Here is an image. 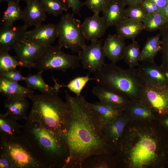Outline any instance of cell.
Returning <instances> with one entry per match:
<instances>
[{
  "label": "cell",
  "instance_id": "14",
  "mask_svg": "<svg viewBox=\"0 0 168 168\" xmlns=\"http://www.w3.org/2000/svg\"><path fill=\"white\" fill-rule=\"evenodd\" d=\"M58 37L57 25L52 23L41 24L25 34V40L46 47L51 45Z\"/></svg>",
  "mask_w": 168,
  "mask_h": 168
},
{
  "label": "cell",
  "instance_id": "1",
  "mask_svg": "<svg viewBox=\"0 0 168 168\" xmlns=\"http://www.w3.org/2000/svg\"><path fill=\"white\" fill-rule=\"evenodd\" d=\"M114 154L119 168H168V131L158 118L130 119Z\"/></svg>",
  "mask_w": 168,
  "mask_h": 168
},
{
  "label": "cell",
  "instance_id": "40",
  "mask_svg": "<svg viewBox=\"0 0 168 168\" xmlns=\"http://www.w3.org/2000/svg\"><path fill=\"white\" fill-rule=\"evenodd\" d=\"M68 8H71L73 14L80 15V11L83 3L80 0H63Z\"/></svg>",
  "mask_w": 168,
  "mask_h": 168
},
{
  "label": "cell",
  "instance_id": "20",
  "mask_svg": "<svg viewBox=\"0 0 168 168\" xmlns=\"http://www.w3.org/2000/svg\"><path fill=\"white\" fill-rule=\"evenodd\" d=\"M126 47L124 39L117 34L109 35L103 44L105 57L114 63L123 59Z\"/></svg>",
  "mask_w": 168,
  "mask_h": 168
},
{
  "label": "cell",
  "instance_id": "45",
  "mask_svg": "<svg viewBox=\"0 0 168 168\" xmlns=\"http://www.w3.org/2000/svg\"><path fill=\"white\" fill-rule=\"evenodd\" d=\"M125 5L130 6L140 4L142 0H122Z\"/></svg>",
  "mask_w": 168,
  "mask_h": 168
},
{
  "label": "cell",
  "instance_id": "31",
  "mask_svg": "<svg viewBox=\"0 0 168 168\" xmlns=\"http://www.w3.org/2000/svg\"><path fill=\"white\" fill-rule=\"evenodd\" d=\"M141 52L139 45L134 39L126 46L123 59L129 68L138 66L140 62Z\"/></svg>",
  "mask_w": 168,
  "mask_h": 168
},
{
  "label": "cell",
  "instance_id": "24",
  "mask_svg": "<svg viewBox=\"0 0 168 168\" xmlns=\"http://www.w3.org/2000/svg\"><path fill=\"white\" fill-rule=\"evenodd\" d=\"M114 154L102 153L95 154L87 158L80 168H111L117 167Z\"/></svg>",
  "mask_w": 168,
  "mask_h": 168
},
{
  "label": "cell",
  "instance_id": "35",
  "mask_svg": "<svg viewBox=\"0 0 168 168\" xmlns=\"http://www.w3.org/2000/svg\"><path fill=\"white\" fill-rule=\"evenodd\" d=\"M22 67L16 56L10 55L8 52L0 51V72Z\"/></svg>",
  "mask_w": 168,
  "mask_h": 168
},
{
  "label": "cell",
  "instance_id": "36",
  "mask_svg": "<svg viewBox=\"0 0 168 168\" xmlns=\"http://www.w3.org/2000/svg\"><path fill=\"white\" fill-rule=\"evenodd\" d=\"M162 53L161 66L168 74V23L160 29Z\"/></svg>",
  "mask_w": 168,
  "mask_h": 168
},
{
  "label": "cell",
  "instance_id": "27",
  "mask_svg": "<svg viewBox=\"0 0 168 168\" xmlns=\"http://www.w3.org/2000/svg\"><path fill=\"white\" fill-rule=\"evenodd\" d=\"M144 29L142 22L128 18L116 26L117 34L124 40L134 39Z\"/></svg>",
  "mask_w": 168,
  "mask_h": 168
},
{
  "label": "cell",
  "instance_id": "39",
  "mask_svg": "<svg viewBox=\"0 0 168 168\" xmlns=\"http://www.w3.org/2000/svg\"><path fill=\"white\" fill-rule=\"evenodd\" d=\"M0 77L8 80L17 82L24 81L25 77L16 68L0 72Z\"/></svg>",
  "mask_w": 168,
  "mask_h": 168
},
{
  "label": "cell",
  "instance_id": "42",
  "mask_svg": "<svg viewBox=\"0 0 168 168\" xmlns=\"http://www.w3.org/2000/svg\"><path fill=\"white\" fill-rule=\"evenodd\" d=\"M158 120L162 126L168 131V114L158 116Z\"/></svg>",
  "mask_w": 168,
  "mask_h": 168
},
{
  "label": "cell",
  "instance_id": "4",
  "mask_svg": "<svg viewBox=\"0 0 168 168\" xmlns=\"http://www.w3.org/2000/svg\"><path fill=\"white\" fill-rule=\"evenodd\" d=\"M29 98L32 102V106L28 119L60 136L70 113L67 102L63 101L57 94H33Z\"/></svg>",
  "mask_w": 168,
  "mask_h": 168
},
{
  "label": "cell",
  "instance_id": "33",
  "mask_svg": "<svg viewBox=\"0 0 168 168\" xmlns=\"http://www.w3.org/2000/svg\"><path fill=\"white\" fill-rule=\"evenodd\" d=\"M46 13L55 17L62 15L68 9L63 0H40Z\"/></svg>",
  "mask_w": 168,
  "mask_h": 168
},
{
  "label": "cell",
  "instance_id": "8",
  "mask_svg": "<svg viewBox=\"0 0 168 168\" xmlns=\"http://www.w3.org/2000/svg\"><path fill=\"white\" fill-rule=\"evenodd\" d=\"M73 13L62 15L57 25L58 45L78 53L85 45L80 21Z\"/></svg>",
  "mask_w": 168,
  "mask_h": 168
},
{
  "label": "cell",
  "instance_id": "16",
  "mask_svg": "<svg viewBox=\"0 0 168 168\" xmlns=\"http://www.w3.org/2000/svg\"><path fill=\"white\" fill-rule=\"evenodd\" d=\"M92 92L100 101L124 110L131 100L124 95L99 85L94 86Z\"/></svg>",
  "mask_w": 168,
  "mask_h": 168
},
{
  "label": "cell",
  "instance_id": "11",
  "mask_svg": "<svg viewBox=\"0 0 168 168\" xmlns=\"http://www.w3.org/2000/svg\"><path fill=\"white\" fill-rule=\"evenodd\" d=\"M130 119L123 113L111 122L100 124L101 135L107 144L114 151Z\"/></svg>",
  "mask_w": 168,
  "mask_h": 168
},
{
  "label": "cell",
  "instance_id": "19",
  "mask_svg": "<svg viewBox=\"0 0 168 168\" xmlns=\"http://www.w3.org/2000/svg\"><path fill=\"white\" fill-rule=\"evenodd\" d=\"M125 4L122 0H111L102 12V16L107 28L116 26L128 18L126 12Z\"/></svg>",
  "mask_w": 168,
  "mask_h": 168
},
{
  "label": "cell",
  "instance_id": "18",
  "mask_svg": "<svg viewBox=\"0 0 168 168\" xmlns=\"http://www.w3.org/2000/svg\"><path fill=\"white\" fill-rule=\"evenodd\" d=\"M23 10V25L27 28L36 26L44 21L47 16L42 4L40 0H28Z\"/></svg>",
  "mask_w": 168,
  "mask_h": 168
},
{
  "label": "cell",
  "instance_id": "48",
  "mask_svg": "<svg viewBox=\"0 0 168 168\" xmlns=\"http://www.w3.org/2000/svg\"><path fill=\"white\" fill-rule=\"evenodd\" d=\"M21 0V1H23L26 2L28 0H20V1Z\"/></svg>",
  "mask_w": 168,
  "mask_h": 168
},
{
  "label": "cell",
  "instance_id": "3",
  "mask_svg": "<svg viewBox=\"0 0 168 168\" xmlns=\"http://www.w3.org/2000/svg\"><path fill=\"white\" fill-rule=\"evenodd\" d=\"M22 134L45 168H63L69 156L66 146L60 136L28 119Z\"/></svg>",
  "mask_w": 168,
  "mask_h": 168
},
{
  "label": "cell",
  "instance_id": "41",
  "mask_svg": "<svg viewBox=\"0 0 168 168\" xmlns=\"http://www.w3.org/2000/svg\"><path fill=\"white\" fill-rule=\"evenodd\" d=\"M0 168H14L8 157L1 150H0Z\"/></svg>",
  "mask_w": 168,
  "mask_h": 168
},
{
  "label": "cell",
  "instance_id": "15",
  "mask_svg": "<svg viewBox=\"0 0 168 168\" xmlns=\"http://www.w3.org/2000/svg\"><path fill=\"white\" fill-rule=\"evenodd\" d=\"M27 28L24 25H1L0 28V51L8 52L14 49L21 41L25 40Z\"/></svg>",
  "mask_w": 168,
  "mask_h": 168
},
{
  "label": "cell",
  "instance_id": "21",
  "mask_svg": "<svg viewBox=\"0 0 168 168\" xmlns=\"http://www.w3.org/2000/svg\"><path fill=\"white\" fill-rule=\"evenodd\" d=\"M0 91L6 98H29L34 93L31 89L1 77H0Z\"/></svg>",
  "mask_w": 168,
  "mask_h": 168
},
{
  "label": "cell",
  "instance_id": "37",
  "mask_svg": "<svg viewBox=\"0 0 168 168\" xmlns=\"http://www.w3.org/2000/svg\"><path fill=\"white\" fill-rule=\"evenodd\" d=\"M125 10L128 18L140 22H142L147 14L141 3L128 6Z\"/></svg>",
  "mask_w": 168,
  "mask_h": 168
},
{
  "label": "cell",
  "instance_id": "32",
  "mask_svg": "<svg viewBox=\"0 0 168 168\" xmlns=\"http://www.w3.org/2000/svg\"><path fill=\"white\" fill-rule=\"evenodd\" d=\"M142 23L144 29L152 31L160 29L168 23V20L159 13H147Z\"/></svg>",
  "mask_w": 168,
  "mask_h": 168
},
{
  "label": "cell",
  "instance_id": "2",
  "mask_svg": "<svg viewBox=\"0 0 168 168\" xmlns=\"http://www.w3.org/2000/svg\"><path fill=\"white\" fill-rule=\"evenodd\" d=\"M70 113L60 138L68 148L69 156L63 168H80L92 155L114 153L103 138L98 115L84 97L73 96L65 91Z\"/></svg>",
  "mask_w": 168,
  "mask_h": 168
},
{
  "label": "cell",
  "instance_id": "44",
  "mask_svg": "<svg viewBox=\"0 0 168 168\" xmlns=\"http://www.w3.org/2000/svg\"><path fill=\"white\" fill-rule=\"evenodd\" d=\"M155 2L160 9L164 7L168 3V0H149Z\"/></svg>",
  "mask_w": 168,
  "mask_h": 168
},
{
  "label": "cell",
  "instance_id": "29",
  "mask_svg": "<svg viewBox=\"0 0 168 168\" xmlns=\"http://www.w3.org/2000/svg\"><path fill=\"white\" fill-rule=\"evenodd\" d=\"M20 0H5L7 3L6 10L1 19V25L13 26L16 21L23 20V10L20 5Z\"/></svg>",
  "mask_w": 168,
  "mask_h": 168
},
{
  "label": "cell",
  "instance_id": "12",
  "mask_svg": "<svg viewBox=\"0 0 168 168\" xmlns=\"http://www.w3.org/2000/svg\"><path fill=\"white\" fill-rule=\"evenodd\" d=\"M47 47L24 40L14 50L16 57L22 67L33 68L34 64Z\"/></svg>",
  "mask_w": 168,
  "mask_h": 168
},
{
  "label": "cell",
  "instance_id": "38",
  "mask_svg": "<svg viewBox=\"0 0 168 168\" xmlns=\"http://www.w3.org/2000/svg\"><path fill=\"white\" fill-rule=\"evenodd\" d=\"M111 0H86L84 3L94 13L102 12L109 4Z\"/></svg>",
  "mask_w": 168,
  "mask_h": 168
},
{
  "label": "cell",
  "instance_id": "25",
  "mask_svg": "<svg viewBox=\"0 0 168 168\" xmlns=\"http://www.w3.org/2000/svg\"><path fill=\"white\" fill-rule=\"evenodd\" d=\"M43 72L39 71L36 74H30L25 77V81L28 87L30 89L38 90L43 93L51 94H57L61 85L57 83L54 79L55 85L54 87L50 86L47 84L42 76Z\"/></svg>",
  "mask_w": 168,
  "mask_h": 168
},
{
  "label": "cell",
  "instance_id": "13",
  "mask_svg": "<svg viewBox=\"0 0 168 168\" xmlns=\"http://www.w3.org/2000/svg\"><path fill=\"white\" fill-rule=\"evenodd\" d=\"M141 62L138 72L144 83L168 85V74L161 65H157L154 60Z\"/></svg>",
  "mask_w": 168,
  "mask_h": 168
},
{
  "label": "cell",
  "instance_id": "5",
  "mask_svg": "<svg viewBox=\"0 0 168 168\" xmlns=\"http://www.w3.org/2000/svg\"><path fill=\"white\" fill-rule=\"evenodd\" d=\"M95 74L99 85L124 95L131 100H138L144 82L134 68H123L111 63H105Z\"/></svg>",
  "mask_w": 168,
  "mask_h": 168
},
{
  "label": "cell",
  "instance_id": "10",
  "mask_svg": "<svg viewBox=\"0 0 168 168\" xmlns=\"http://www.w3.org/2000/svg\"><path fill=\"white\" fill-rule=\"evenodd\" d=\"M78 53L83 68L90 72L95 73L100 70L105 63L106 57L102 40L91 41L89 45H85Z\"/></svg>",
  "mask_w": 168,
  "mask_h": 168
},
{
  "label": "cell",
  "instance_id": "6",
  "mask_svg": "<svg viewBox=\"0 0 168 168\" xmlns=\"http://www.w3.org/2000/svg\"><path fill=\"white\" fill-rule=\"evenodd\" d=\"M0 150L7 156L14 168H45L22 134L0 139Z\"/></svg>",
  "mask_w": 168,
  "mask_h": 168
},
{
  "label": "cell",
  "instance_id": "30",
  "mask_svg": "<svg viewBox=\"0 0 168 168\" xmlns=\"http://www.w3.org/2000/svg\"><path fill=\"white\" fill-rule=\"evenodd\" d=\"M160 33L149 38L141 51L140 62L154 60L157 53L161 50Z\"/></svg>",
  "mask_w": 168,
  "mask_h": 168
},
{
  "label": "cell",
  "instance_id": "43",
  "mask_svg": "<svg viewBox=\"0 0 168 168\" xmlns=\"http://www.w3.org/2000/svg\"><path fill=\"white\" fill-rule=\"evenodd\" d=\"M141 4L147 13H155L149 4L148 0H142Z\"/></svg>",
  "mask_w": 168,
  "mask_h": 168
},
{
  "label": "cell",
  "instance_id": "9",
  "mask_svg": "<svg viewBox=\"0 0 168 168\" xmlns=\"http://www.w3.org/2000/svg\"><path fill=\"white\" fill-rule=\"evenodd\" d=\"M138 100L158 116L168 114V85L144 83Z\"/></svg>",
  "mask_w": 168,
  "mask_h": 168
},
{
  "label": "cell",
  "instance_id": "46",
  "mask_svg": "<svg viewBox=\"0 0 168 168\" xmlns=\"http://www.w3.org/2000/svg\"><path fill=\"white\" fill-rule=\"evenodd\" d=\"M159 13L168 20V3L164 7L160 9Z\"/></svg>",
  "mask_w": 168,
  "mask_h": 168
},
{
  "label": "cell",
  "instance_id": "22",
  "mask_svg": "<svg viewBox=\"0 0 168 168\" xmlns=\"http://www.w3.org/2000/svg\"><path fill=\"white\" fill-rule=\"evenodd\" d=\"M29 105L26 98H6L4 102L6 112L17 121L28 119L26 112Z\"/></svg>",
  "mask_w": 168,
  "mask_h": 168
},
{
  "label": "cell",
  "instance_id": "47",
  "mask_svg": "<svg viewBox=\"0 0 168 168\" xmlns=\"http://www.w3.org/2000/svg\"><path fill=\"white\" fill-rule=\"evenodd\" d=\"M5 1V0H0V2L1 3Z\"/></svg>",
  "mask_w": 168,
  "mask_h": 168
},
{
  "label": "cell",
  "instance_id": "28",
  "mask_svg": "<svg viewBox=\"0 0 168 168\" xmlns=\"http://www.w3.org/2000/svg\"><path fill=\"white\" fill-rule=\"evenodd\" d=\"M89 104L98 115L100 124L110 122L124 113V110L100 101L93 103L89 102Z\"/></svg>",
  "mask_w": 168,
  "mask_h": 168
},
{
  "label": "cell",
  "instance_id": "17",
  "mask_svg": "<svg viewBox=\"0 0 168 168\" xmlns=\"http://www.w3.org/2000/svg\"><path fill=\"white\" fill-rule=\"evenodd\" d=\"M81 28L85 40L91 42L101 37L107 28L99 13H94L92 16L86 18L81 24Z\"/></svg>",
  "mask_w": 168,
  "mask_h": 168
},
{
  "label": "cell",
  "instance_id": "7",
  "mask_svg": "<svg viewBox=\"0 0 168 168\" xmlns=\"http://www.w3.org/2000/svg\"><path fill=\"white\" fill-rule=\"evenodd\" d=\"M63 47L57 45L47 47L35 63L33 68L39 71L49 70L65 72L68 69H74L80 66L78 56L64 53Z\"/></svg>",
  "mask_w": 168,
  "mask_h": 168
},
{
  "label": "cell",
  "instance_id": "23",
  "mask_svg": "<svg viewBox=\"0 0 168 168\" xmlns=\"http://www.w3.org/2000/svg\"><path fill=\"white\" fill-rule=\"evenodd\" d=\"M124 112L130 119L150 120L158 116L139 100H131Z\"/></svg>",
  "mask_w": 168,
  "mask_h": 168
},
{
  "label": "cell",
  "instance_id": "26",
  "mask_svg": "<svg viewBox=\"0 0 168 168\" xmlns=\"http://www.w3.org/2000/svg\"><path fill=\"white\" fill-rule=\"evenodd\" d=\"M23 125L10 116L7 113L0 114V139H5L22 134Z\"/></svg>",
  "mask_w": 168,
  "mask_h": 168
},
{
  "label": "cell",
  "instance_id": "34",
  "mask_svg": "<svg viewBox=\"0 0 168 168\" xmlns=\"http://www.w3.org/2000/svg\"><path fill=\"white\" fill-rule=\"evenodd\" d=\"M95 80V78H90L89 74L82 76H79L71 80L66 85H61L62 87H66L70 91L75 93L76 96H80L82 90L90 80Z\"/></svg>",
  "mask_w": 168,
  "mask_h": 168
}]
</instances>
